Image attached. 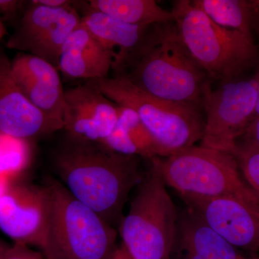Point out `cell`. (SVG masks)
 <instances>
[{"mask_svg": "<svg viewBox=\"0 0 259 259\" xmlns=\"http://www.w3.org/2000/svg\"><path fill=\"white\" fill-rule=\"evenodd\" d=\"M52 165L57 180L70 193L115 229L131 191L144 175L139 156L68 139L54 153Z\"/></svg>", "mask_w": 259, "mask_h": 259, "instance_id": "1", "label": "cell"}, {"mask_svg": "<svg viewBox=\"0 0 259 259\" xmlns=\"http://www.w3.org/2000/svg\"><path fill=\"white\" fill-rule=\"evenodd\" d=\"M151 96L201 111L211 81L182 42L175 21L148 27L142 47L122 75Z\"/></svg>", "mask_w": 259, "mask_h": 259, "instance_id": "2", "label": "cell"}, {"mask_svg": "<svg viewBox=\"0 0 259 259\" xmlns=\"http://www.w3.org/2000/svg\"><path fill=\"white\" fill-rule=\"evenodd\" d=\"M171 12L182 42L210 81L231 82L259 66L255 40L220 26L192 1L174 2Z\"/></svg>", "mask_w": 259, "mask_h": 259, "instance_id": "3", "label": "cell"}, {"mask_svg": "<svg viewBox=\"0 0 259 259\" xmlns=\"http://www.w3.org/2000/svg\"><path fill=\"white\" fill-rule=\"evenodd\" d=\"M50 214L44 247L46 259H110L119 247L117 232L96 212L75 198L62 183L47 177Z\"/></svg>", "mask_w": 259, "mask_h": 259, "instance_id": "4", "label": "cell"}, {"mask_svg": "<svg viewBox=\"0 0 259 259\" xmlns=\"http://www.w3.org/2000/svg\"><path fill=\"white\" fill-rule=\"evenodd\" d=\"M149 160L165 185L182 197H233L259 205L258 197L243 180L231 153L193 146L168 157Z\"/></svg>", "mask_w": 259, "mask_h": 259, "instance_id": "5", "label": "cell"}, {"mask_svg": "<svg viewBox=\"0 0 259 259\" xmlns=\"http://www.w3.org/2000/svg\"><path fill=\"white\" fill-rule=\"evenodd\" d=\"M90 81L111 101L138 114L154 141L158 157H168L202 140L204 121L197 109L151 96L125 76Z\"/></svg>", "mask_w": 259, "mask_h": 259, "instance_id": "6", "label": "cell"}, {"mask_svg": "<svg viewBox=\"0 0 259 259\" xmlns=\"http://www.w3.org/2000/svg\"><path fill=\"white\" fill-rule=\"evenodd\" d=\"M166 185L151 165L136 188L119 231L133 259H168L176 241L179 214Z\"/></svg>", "mask_w": 259, "mask_h": 259, "instance_id": "7", "label": "cell"}, {"mask_svg": "<svg viewBox=\"0 0 259 259\" xmlns=\"http://www.w3.org/2000/svg\"><path fill=\"white\" fill-rule=\"evenodd\" d=\"M257 74L223 83L204 95L206 112L201 146L231 153L237 139L253 120L257 103Z\"/></svg>", "mask_w": 259, "mask_h": 259, "instance_id": "8", "label": "cell"}, {"mask_svg": "<svg viewBox=\"0 0 259 259\" xmlns=\"http://www.w3.org/2000/svg\"><path fill=\"white\" fill-rule=\"evenodd\" d=\"M81 23V16L74 5L52 8L35 0L28 2L7 47L36 56L58 68L65 42Z\"/></svg>", "mask_w": 259, "mask_h": 259, "instance_id": "9", "label": "cell"}, {"mask_svg": "<svg viewBox=\"0 0 259 259\" xmlns=\"http://www.w3.org/2000/svg\"><path fill=\"white\" fill-rule=\"evenodd\" d=\"M51 197L46 184H9L0 194V230L14 243L41 250L45 241Z\"/></svg>", "mask_w": 259, "mask_h": 259, "instance_id": "10", "label": "cell"}, {"mask_svg": "<svg viewBox=\"0 0 259 259\" xmlns=\"http://www.w3.org/2000/svg\"><path fill=\"white\" fill-rule=\"evenodd\" d=\"M218 234L239 250L259 254V205L233 197H182Z\"/></svg>", "mask_w": 259, "mask_h": 259, "instance_id": "11", "label": "cell"}, {"mask_svg": "<svg viewBox=\"0 0 259 259\" xmlns=\"http://www.w3.org/2000/svg\"><path fill=\"white\" fill-rule=\"evenodd\" d=\"M63 120L68 139L101 144L118 119V105L92 81L64 91Z\"/></svg>", "mask_w": 259, "mask_h": 259, "instance_id": "12", "label": "cell"}, {"mask_svg": "<svg viewBox=\"0 0 259 259\" xmlns=\"http://www.w3.org/2000/svg\"><path fill=\"white\" fill-rule=\"evenodd\" d=\"M24 96L47 120L51 132L64 128V91L57 67L36 56L20 54L11 61Z\"/></svg>", "mask_w": 259, "mask_h": 259, "instance_id": "13", "label": "cell"}, {"mask_svg": "<svg viewBox=\"0 0 259 259\" xmlns=\"http://www.w3.org/2000/svg\"><path fill=\"white\" fill-rule=\"evenodd\" d=\"M0 133L28 140L52 134L41 112L24 96L15 81L12 63L0 48Z\"/></svg>", "mask_w": 259, "mask_h": 259, "instance_id": "14", "label": "cell"}, {"mask_svg": "<svg viewBox=\"0 0 259 259\" xmlns=\"http://www.w3.org/2000/svg\"><path fill=\"white\" fill-rule=\"evenodd\" d=\"M81 23L111 53L115 76L125 74L142 47L149 27L130 25L90 10L81 16Z\"/></svg>", "mask_w": 259, "mask_h": 259, "instance_id": "15", "label": "cell"}, {"mask_svg": "<svg viewBox=\"0 0 259 259\" xmlns=\"http://www.w3.org/2000/svg\"><path fill=\"white\" fill-rule=\"evenodd\" d=\"M112 68V56L101 42L81 23L65 42L58 69L74 79L107 78Z\"/></svg>", "mask_w": 259, "mask_h": 259, "instance_id": "16", "label": "cell"}, {"mask_svg": "<svg viewBox=\"0 0 259 259\" xmlns=\"http://www.w3.org/2000/svg\"><path fill=\"white\" fill-rule=\"evenodd\" d=\"M176 248L190 250L202 259H244L239 250L213 230L197 213L187 208L177 221Z\"/></svg>", "mask_w": 259, "mask_h": 259, "instance_id": "17", "label": "cell"}, {"mask_svg": "<svg viewBox=\"0 0 259 259\" xmlns=\"http://www.w3.org/2000/svg\"><path fill=\"white\" fill-rule=\"evenodd\" d=\"M118 119L101 145L114 152L151 159L157 156L151 134L132 109L118 105Z\"/></svg>", "mask_w": 259, "mask_h": 259, "instance_id": "18", "label": "cell"}, {"mask_svg": "<svg viewBox=\"0 0 259 259\" xmlns=\"http://www.w3.org/2000/svg\"><path fill=\"white\" fill-rule=\"evenodd\" d=\"M192 3L223 28L254 40L259 34V0H193Z\"/></svg>", "mask_w": 259, "mask_h": 259, "instance_id": "19", "label": "cell"}, {"mask_svg": "<svg viewBox=\"0 0 259 259\" xmlns=\"http://www.w3.org/2000/svg\"><path fill=\"white\" fill-rule=\"evenodd\" d=\"M85 5L88 10L130 25L150 26L174 21L171 12L162 8L154 0H90Z\"/></svg>", "mask_w": 259, "mask_h": 259, "instance_id": "20", "label": "cell"}, {"mask_svg": "<svg viewBox=\"0 0 259 259\" xmlns=\"http://www.w3.org/2000/svg\"><path fill=\"white\" fill-rule=\"evenodd\" d=\"M28 140L0 133V179L10 181L28 166L30 158Z\"/></svg>", "mask_w": 259, "mask_h": 259, "instance_id": "21", "label": "cell"}, {"mask_svg": "<svg viewBox=\"0 0 259 259\" xmlns=\"http://www.w3.org/2000/svg\"><path fill=\"white\" fill-rule=\"evenodd\" d=\"M231 154L236 158L243 180L259 198V151L235 148Z\"/></svg>", "mask_w": 259, "mask_h": 259, "instance_id": "22", "label": "cell"}, {"mask_svg": "<svg viewBox=\"0 0 259 259\" xmlns=\"http://www.w3.org/2000/svg\"><path fill=\"white\" fill-rule=\"evenodd\" d=\"M235 148L259 151V117L252 121L237 139Z\"/></svg>", "mask_w": 259, "mask_h": 259, "instance_id": "23", "label": "cell"}, {"mask_svg": "<svg viewBox=\"0 0 259 259\" xmlns=\"http://www.w3.org/2000/svg\"><path fill=\"white\" fill-rule=\"evenodd\" d=\"M3 259H46L40 250L32 249L31 247L20 243L10 245Z\"/></svg>", "mask_w": 259, "mask_h": 259, "instance_id": "24", "label": "cell"}, {"mask_svg": "<svg viewBox=\"0 0 259 259\" xmlns=\"http://www.w3.org/2000/svg\"><path fill=\"white\" fill-rule=\"evenodd\" d=\"M27 3L28 2L18 0H0V14L3 15L6 20L14 21L13 20L23 5Z\"/></svg>", "mask_w": 259, "mask_h": 259, "instance_id": "25", "label": "cell"}, {"mask_svg": "<svg viewBox=\"0 0 259 259\" xmlns=\"http://www.w3.org/2000/svg\"><path fill=\"white\" fill-rule=\"evenodd\" d=\"M38 4L52 8H65L73 6L76 2L68 0H35Z\"/></svg>", "mask_w": 259, "mask_h": 259, "instance_id": "26", "label": "cell"}, {"mask_svg": "<svg viewBox=\"0 0 259 259\" xmlns=\"http://www.w3.org/2000/svg\"><path fill=\"white\" fill-rule=\"evenodd\" d=\"M173 249H177V253H180V259H202L190 250L182 249L176 247H174Z\"/></svg>", "mask_w": 259, "mask_h": 259, "instance_id": "27", "label": "cell"}, {"mask_svg": "<svg viewBox=\"0 0 259 259\" xmlns=\"http://www.w3.org/2000/svg\"><path fill=\"white\" fill-rule=\"evenodd\" d=\"M110 259H133L131 258V255L129 254L127 250H126L125 246L122 244L119 247L118 249L115 253V255Z\"/></svg>", "mask_w": 259, "mask_h": 259, "instance_id": "28", "label": "cell"}, {"mask_svg": "<svg viewBox=\"0 0 259 259\" xmlns=\"http://www.w3.org/2000/svg\"><path fill=\"white\" fill-rule=\"evenodd\" d=\"M256 74L257 81H258V83H257V103L256 107H255L254 115H253V120H254L255 119L258 118V117H259V66L258 69L256 71Z\"/></svg>", "mask_w": 259, "mask_h": 259, "instance_id": "29", "label": "cell"}, {"mask_svg": "<svg viewBox=\"0 0 259 259\" xmlns=\"http://www.w3.org/2000/svg\"><path fill=\"white\" fill-rule=\"evenodd\" d=\"M10 245L7 244V243H3L0 241V259L5 258L7 252L9 250Z\"/></svg>", "mask_w": 259, "mask_h": 259, "instance_id": "30", "label": "cell"}, {"mask_svg": "<svg viewBox=\"0 0 259 259\" xmlns=\"http://www.w3.org/2000/svg\"><path fill=\"white\" fill-rule=\"evenodd\" d=\"M7 34V28L5 27L4 22H3V19L0 15V40L3 38Z\"/></svg>", "mask_w": 259, "mask_h": 259, "instance_id": "31", "label": "cell"}, {"mask_svg": "<svg viewBox=\"0 0 259 259\" xmlns=\"http://www.w3.org/2000/svg\"><path fill=\"white\" fill-rule=\"evenodd\" d=\"M244 259H259V254L252 255L249 257H245Z\"/></svg>", "mask_w": 259, "mask_h": 259, "instance_id": "32", "label": "cell"}, {"mask_svg": "<svg viewBox=\"0 0 259 259\" xmlns=\"http://www.w3.org/2000/svg\"><path fill=\"white\" fill-rule=\"evenodd\" d=\"M168 259H171V258H168Z\"/></svg>", "mask_w": 259, "mask_h": 259, "instance_id": "33", "label": "cell"}]
</instances>
